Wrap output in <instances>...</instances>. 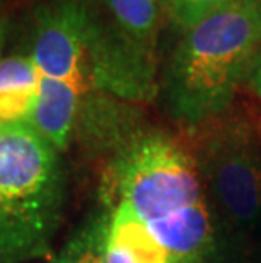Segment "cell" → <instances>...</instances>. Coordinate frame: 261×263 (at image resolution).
Segmentation results:
<instances>
[{"instance_id":"52a82bcc","label":"cell","mask_w":261,"mask_h":263,"mask_svg":"<svg viewBox=\"0 0 261 263\" xmlns=\"http://www.w3.org/2000/svg\"><path fill=\"white\" fill-rule=\"evenodd\" d=\"M85 92L70 83L39 78L37 102L29 124L61 155L75 139Z\"/></svg>"},{"instance_id":"8992f818","label":"cell","mask_w":261,"mask_h":263,"mask_svg":"<svg viewBox=\"0 0 261 263\" xmlns=\"http://www.w3.org/2000/svg\"><path fill=\"white\" fill-rule=\"evenodd\" d=\"M90 0H51L34 15L29 57L39 78L70 83L90 93L87 77V24Z\"/></svg>"},{"instance_id":"5bb4252c","label":"cell","mask_w":261,"mask_h":263,"mask_svg":"<svg viewBox=\"0 0 261 263\" xmlns=\"http://www.w3.org/2000/svg\"><path fill=\"white\" fill-rule=\"evenodd\" d=\"M2 44H4V34H2V27H0V60H2Z\"/></svg>"},{"instance_id":"30bf717a","label":"cell","mask_w":261,"mask_h":263,"mask_svg":"<svg viewBox=\"0 0 261 263\" xmlns=\"http://www.w3.org/2000/svg\"><path fill=\"white\" fill-rule=\"evenodd\" d=\"M117 27L148 51L156 53L163 9L159 0H101Z\"/></svg>"},{"instance_id":"9a60e30c","label":"cell","mask_w":261,"mask_h":263,"mask_svg":"<svg viewBox=\"0 0 261 263\" xmlns=\"http://www.w3.org/2000/svg\"><path fill=\"white\" fill-rule=\"evenodd\" d=\"M254 129L258 131V134H259V138H261V117H259V122H258V126L254 127Z\"/></svg>"},{"instance_id":"277c9868","label":"cell","mask_w":261,"mask_h":263,"mask_svg":"<svg viewBox=\"0 0 261 263\" xmlns=\"http://www.w3.org/2000/svg\"><path fill=\"white\" fill-rule=\"evenodd\" d=\"M190 153L226 239L261 236V138L239 119H215L193 131Z\"/></svg>"},{"instance_id":"6da1fadb","label":"cell","mask_w":261,"mask_h":263,"mask_svg":"<svg viewBox=\"0 0 261 263\" xmlns=\"http://www.w3.org/2000/svg\"><path fill=\"white\" fill-rule=\"evenodd\" d=\"M110 200L149 228L175 263H222L226 236L192 153L159 129H137L114 149Z\"/></svg>"},{"instance_id":"7a4b0ae2","label":"cell","mask_w":261,"mask_h":263,"mask_svg":"<svg viewBox=\"0 0 261 263\" xmlns=\"http://www.w3.org/2000/svg\"><path fill=\"white\" fill-rule=\"evenodd\" d=\"M261 49V7L234 0L183 31L159 75L158 97L190 133L231 107Z\"/></svg>"},{"instance_id":"2e32d148","label":"cell","mask_w":261,"mask_h":263,"mask_svg":"<svg viewBox=\"0 0 261 263\" xmlns=\"http://www.w3.org/2000/svg\"><path fill=\"white\" fill-rule=\"evenodd\" d=\"M246 2H251V4H254V5H259V7H261V0H246Z\"/></svg>"},{"instance_id":"7c38bea8","label":"cell","mask_w":261,"mask_h":263,"mask_svg":"<svg viewBox=\"0 0 261 263\" xmlns=\"http://www.w3.org/2000/svg\"><path fill=\"white\" fill-rule=\"evenodd\" d=\"M234 0H159L165 17L183 32Z\"/></svg>"},{"instance_id":"ba28073f","label":"cell","mask_w":261,"mask_h":263,"mask_svg":"<svg viewBox=\"0 0 261 263\" xmlns=\"http://www.w3.org/2000/svg\"><path fill=\"white\" fill-rule=\"evenodd\" d=\"M105 263H175L127 204L109 200Z\"/></svg>"},{"instance_id":"4fadbf2b","label":"cell","mask_w":261,"mask_h":263,"mask_svg":"<svg viewBox=\"0 0 261 263\" xmlns=\"http://www.w3.org/2000/svg\"><path fill=\"white\" fill-rule=\"evenodd\" d=\"M244 87H246L256 99H261V49H259L251 71H249L248 80H246V83H244Z\"/></svg>"},{"instance_id":"9c48e42d","label":"cell","mask_w":261,"mask_h":263,"mask_svg":"<svg viewBox=\"0 0 261 263\" xmlns=\"http://www.w3.org/2000/svg\"><path fill=\"white\" fill-rule=\"evenodd\" d=\"M36 65L29 54L0 60V126L29 122L37 102Z\"/></svg>"},{"instance_id":"5b68a950","label":"cell","mask_w":261,"mask_h":263,"mask_svg":"<svg viewBox=\"0 0 261 263\" xmlns=\"http://www.w3.org/2000/svg\"><path fill=\"white\" fill-rule=\"evenodd\" d=\"M85 57L90 92L129 104H146L158 97L156 53L132 41L93 0L88 9Z\"/></svg>"},{"instance_id":"3957f363","label":"cell","mask_w":261,"mask_h":263,"mask_svg":"<svg viewBox=\"0 0 261 263\" xmlns=\"http://www.w3.org/2000/svg\"><path fill=\"white\" fill-rule=\"evenodd\" d=\"M66 202L61 153L29 122L0 126V263L51 253Z\"/></svg>"},{"instance_id":"8fae6325","label":"cell","mask_w":261,"mask_h":263,"mask_svg":"<svg viewBox=\"0 0 261 263\" xmlns=\"http://www.w3.org/2000/svg\"><path fill=\"white\" fill-rule=\"evenodd\" d=\"M109 231V205L92 212L44 263H105Z\"/></svg>"}]
</instances>
